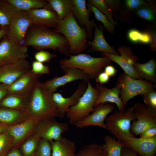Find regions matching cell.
<instances>
[{
  "label": "cell",
  "instance_id": "obj_21",
  "mask_svg": "<svg viewBox=\"0 0 156 156\" xmlns=\"http://www.w3.org/2000/svg\"><path fill=\"white\" fill-rule=\"evenodd\" d=\"M95 87L99 90V92L95 107L100 103L111 102L116 105L118 111L123 112L125 110L119 96L121 87L118 83H116V86L112 88H108L107 87L99 84H96Z\"/></svg>",
  "mask_w": 156,
  "mask_h": 156
},
{
  "label": "cell",
  "instance_id": "obj_37",
  "mask_svg": "<svg viewBox=\"0 0 156 156\" xmlns=\"http://www.w3.org/2000/svg\"><path fill=\"white\" fill-rule=\"evenodd\" d=\"M39 137L36 134L26 141L21 147L25 156H30L37 149L39 143Z\"/></svg>",
  "mask_w": 156,
  "mask_h": 156
},
{
  "label": "cell",
  "instance_id": "obj_19",
  "mask_svg": "<svg viewBox=\"0 0 156 156\" xmlns=\"http://www.w3.org/2000/svg\"><path fill=\"white\" fill-rule=\"evenodd\" d=\"M124 144L125 146L142 156H155L156 137L150 139L130 138Z\"/></svg>",
  "mask_w": 156,
  "mask_h": 156
},
{
  "label": "cell",
  "instance_id": "obj_27",
  "mask_svg": "<svg viewBox=\"0 0 156 156\" xmlns=\"http://www.w3.org/2000/svg\"><path fill=\"white\" fill-rule=\"evenodd\" d=\"M47 1L61 20L66 18L73 11V0H48Z\"/></svg>",
  "mask_w": 156,
  "mask_h": 156
},
{
  "label": "cell",
  "instance_id": "obj_12",
  "mask_svg": "<svg viewBox=\"0 0 156 156\" xmlns=\"http://www.w3.org/2000/svg\"><path fill=\"white\" fill-rule=\"evenodd\" d=\"M53 118L41 121L38 126L36 134L42 139L49 142L59 140L62 137V134L68 130L67 123L58 122Z\"/></svg>",
  "mask_w": 156,
  "mask_h": 156
},
{
  "label": "cell",
  "instance_id": "obj_51",
  "mask_svg": "<svg viewBox=\"0 0 156 156\" xmlns=\"http://www.w3.org/2000/svg\"><path fill=\"white\" fill-rule=\"evenodd\" d=\"M8 26L2 27L0 29V40L1 38L6 35Z\"/></svg>",
  "mask_w": 156,
  "mask_h": 156
},
{
  "label": "cell",
  "instance_id": "obj_49",
  "mask_svg": "<svg viewBox=\"0 0 156 156\" xmlns=\"http://www.w3.org/2000/svg\"><path fill=\"white\" fill-rule=\"evenodd\" d=\"M151 33L152 38L150 43V49L152 51H154L156 50V34L155 31L151 32Z\"/></svg>",
  "mask_w": 156,
  "mask_h": 156
},
{
  "label": "cell",
  "instance_id": "obj_35",
  "mask_svg": "<svg viewBox=\"0 0 156 156\" xmlns=\"http://www.w3.org/2000/svg\"><path fill=\"white\" fill-rule=\"evenodd\" d=\"M88 9L94 14L96 18L102 23L108 32L111 34L114 33L115 25L109 21L105 15L90 3L88 5Z\"/></svg>",
  "mask_w": 156,
  "mask_h": 156
},
{
  "label": "cell",
  "instance_id": "obj_54",
  "mask_svg": "<svg viewBox=\"0 0 156 156\" xmlns=\"http://www.w3.org/2000/svg\"></svg>",
  "mask_w": 156,
  "mask_h": 156
},
{
  "label": "cell",
  "instance_id": "obj_45",
  "mask_svg": "<svg viewBox=\"0 0 156 156\" xmlns=\"http://www.w3.org/2000/svg\"><path fill=\"white\" fill-rule=\"evenodd\" d=\"M109 78L110 77L104 71L100 73L95 79L97 83L101 85L108 82Z\"/></svg>",
  "mask_w": 156,
  "mask_h": 156
},
{
  "label": "cell",
  "instance_id": "obj_6",
  "mask_svg": "<svg viewBox=\"0 0 156 156\" xmlns=\"http://www.w3.org/2000/svg\"><path fill=\"white\" fill-rule=\"evenodd\" d=\"M99 92L98 89L93 87L90 80L85 92L77 103L70 107L66 112L70 124L73 125L83 120L94 111Z\"/></svg>",
  "mask_w": 156,
  "mask_h": 156
},
{
  "label": "cell",
  "instance_id": "obj_4",
  "mask_svg": "<svg viewBox=\"0 0 156 156\" xmlns=\"http://www.w3.org/2000/svg\"><path fill=\"white\" fill-rule=\"evenodd\" d=\"M112 61L108 57H95L84 53L71 55L68 59H64L59 62L60 68L64 71L68 68H74L84 71L90 79H95L103 72V69L109 65Z\"/></svg>",
  "mask_w": 156,
  "mask_h": 156
},
{
  "label": "cell",
  "instance_id": "obj_2",
  "mask_svg": "<svg viewBox=\"0 0 156 156\" xmlns=\"http://www.w3.org/2000/svg\"><path fill=\"white\" fill-rule=\"evenodd\" d=\"M25 39L23 45L38 50L50 49L70 55L68 41L62 34L49 28L35 25Z\"/></svg>",
  "mask_w": 156,
  "mask_h": 156
},
{
  "label": "cell",
  "instance_id": "obj_41",
  "mask_svg": "<svg viewBox=\"0 0 156 156\" xmlns=\"http://www.w3.org/2000/svg\"><path fill=\"white\" fill-rule=\"evenodd\" d=\"M34 56L36 61L43 63L50 61L55 57L56 55L47 51L42 50L36 53Z\"/></svg>",
  "mask_w": 156,
  "mask_h": 156
},
{
  "label": "cell",
  "instance_id": "obj_11",
  "mask_svg": "<svg viewBox=\"0 0 156 156\" xmlns=\"http://www.w3.org/2000/svg\"><path fill=\"white\" fill-rule=\"evenodd\" d=\"M120 55L108 53H102L103 56H106L118 64L128 76L135 79H142L137 75L133 68V65L139 60V57L133 53L131 49L124 45L117 49Z\"/></svg>",
  "mask_w": 156,
  "mask_h": 156
},
{
  "label": "cell",
  "instance_id": "obj_20",
  "mask_svg": "<svg viewBox=\"0 0 156 156\" xmlns=\"http://www.w3.org/2000/svg\"><path fill=\"white\" fill-rule=\"evenodd\" d=\"M73 12L75 19L82 26L85 27L88 37L91 38L92 30L95 23L90 19V10L88 9L85 0H73Z\"/></svg>",
  "mask_w": 156,
  "mask_h": 156
},
{
  "label": "cell",
  "instance_id": "obj_10",
  "mask_svg": "<svg viewBox=\"0 0 156 156\" xmlns=\"http://www.w3.org/2000/svg\"><path fill=\"white\" fill-rule=\"evenodd\" d=\"M28 56L27 47L14 43L6 36L0 42V67L26 59Z\"/></svg>",
  "mask_w": 156,
  "mask_h": 156
},
{
  "label": "cell",
  "instance_id": "obj_39",
  "mask_svg": "<svg viewBox=\"0 0 156 156\" xmlns=\"http://www.w3.org/2000/svg\"><path fill=\"white\" fill-rule=\"evenodd\" d=\"M51 150L50 142L41 139L39 142L35 156H51Z\"/></svg>",
  "mask_w": 156,
  "mask_h": 156
},
{
  "label": "cell",
  "instance_id": "obj_22",
  "mask_svg": "<svg viewBox=\"0 0 156 156\" xmlns=\"http://www.w3.org/2000/svg\"><path fill=\"white\" fill-rule=\"evenodd\" d=\"M94 37L92 42L89 43V52L101 51L103 53H108L119 55L105 40L103 33V29L101 26H98L95 23Z\"/></svg>",
  "mask_w": 156,
  "mask_h": 156
},
{
  "label": "cell",
  "instance_id": "obj_17",
  "mask_svg": "<svg viewBox=\"0 0 156 156\" xmlns=\"http://www.w3.org/2000/svg\"><path fill=\"white\" fill-rule=\"evenodd\" d=\"M94 108V110L91 114L73 125L78 128L94 125L107 129L104 121L107 116L114 109V106L108 103H105L96 105Z\"/></svg>",
  "mask_w": 156,
  "mask_h": 156
},
{
  "label": "cell",
  "instance_id": "obj_50",
  "mask_svg": "<svg viewBox=\"0 0 156 156\" xmlns=\"http://www.w3.org/2000/svg\"><path fill=\"white\" fill-rule=\"evenodd\" d=\"M6 156H23L17 149H14L9 152Z\"/></svg>",
  "mask_w": 156,
  "mask_h": 156
},
{
  "label": "cell",
  "instance_id": "obj_32",
  "mask_svg": "<svg viewBox=\"0 0 156 156\" xmlns=\"http://www.w3.org/2000/svg\"><path fill=\"white\" fill-rule=\"evenodd\" d=\"M74 156H107L102 145L92 143L84 146Z\"/></svg>",
  "mask_w": 156,
  "mask_h": 156
},
{
  "label": "cell",
  "instance_id": "obj_44",
  "mask_svg": "<svg viewBox=\"0 0 156 156\" xmlns=\"http://www.w3.org/2000/svg\"><path fill=\"white\" fill-rule=\"evenodd\" d=\"M140 138L144 139H150L156 137V127L148 128L141 133Z\"/></svg>",
  "mask_w": 156,
  "mask_h": 156
},
{
  "label": "cell",
  "instance_id": "obj_18",
  "mask_svg": "<svg viewBox=\"0 0 156 156\" xmlns=\"http://www.w3.org/2000/svg\"><path fill=\"white\" fill-rule=\"evenodd\" d=\"M87 83L83 81L81 82L77 90L70 97L65 98L59 92L53 93V97L56 105L59 117H64L68 109L76 105L85 92Z\"/></svg>",
  "mask_w": 156,
  "mask_h": 156
},
{
  "label": "cell",
  "instance_id": "obj_9",
  "mask_svg": "<svg viewBox=\"0 0 156 156\" xmlns=\"http://www.w3.org/2000/svg\"><path fill=\"white\" fill-rule=\"evenodd\" d=\"M133 107L135 120L131 125L130 131L132 134L137 135L148 128L156 127V112L139 102Z\"/></svg>",
  "mask_w": 156,
  "mask_h": 156
},
{
  "label": "cell",
  "instance_id": "obj_43",
  "mask_svg": "<svg viewBox=\"0 0 156 156\" xmlns=\"http://www.w3.org/2000/svg\"><path fill=\"white\" fill-rule=\"evenodd\" d=\"M8 135L7 133L0 134V156H2L8 144Z\"/></svg>",
  "mask_w": 156,
  "mask_h": 156
},
{
  "label": "cell",
  "instance_id": "obj_46",
  "mask_svg": "<svg viewBox=\"0 0 156 156\" xmlns=\"http://www.w3.org/2000/svg\"><path fill=\"white\" fill-rule=\"evenodd\" d=\"M120 156H140L136 152L125 146L122 149Z\"/></svg>",
  "mask_w": 156,
  "mask_h": 156
},
{
  "label": "cell",
  "instance_id": "obj_7",
  "mask_svg": "<svg viewBox=\"0 0 156 156\" xmlns=\"http://www.w3.org/2000/svg\"><path fill=\"white\" fill-rule=\"evenodd\" d=\"M117 82L121 87L120 97L125 109L127 103L131 99L147 91L154 89L155 87L152 83L143 79L133 78L125 73L118 77Z\"/></svg>",
  "mask_w": 156,
  "mask_h": 156
},
{
  "label": "cell",
  "instance_id": "obj_53",
  "mask_svg": "<svg viewBox=\"0 0 156 156\" xmlns=\"http://www.w3.org/2000/svg\"><path fill=\"white\" fill-rule=\"evenodd\" d=\"M2 27L0 26V29L2 28Z\"/></svg>",
  "mask_w": 156,
  "mask_h": 156
},
{
  "label": "cell",
  "instance_id": "obj_42",
  "mask_svg": "<svg viewBox=\"0 0 156 156\" xmlns=\"http://www.w3.org/2000/svg\"><path fill=\"white\" fill-rule=\"evenodd\" d=\"M125 2L127 8L131 10H136L147 3L146 1L142 0H126Z\"/></svg>",
  "mask_w": 156,
  "mask_h": 156
},
{
  "label": "cell",
  "instance_id": "obj_5",
  "mask_svg": "<svg viewBox=\"0 0 156 156\" xmlns=\"http://www.w3.org/2000/svg\"><path fill=\"white\" fill-rule=\"evenodd\" d=\"M135 120L132 106L123 112L115 111L105 119L107 129L118 140L124 143L128 138L134 137L130 131L131 122Z\"/></svg>",
  "mask_w": 156,
  "mask_h": 156
},
{
  "label": "cell",
  "instance_id": "obj_28",
  "mask_svg": "<svg viewBox=\"0 0 156 156\" xmlns=\"http://www.w3.org/2000/svg\"><path fill=\"white\" fill-rule=\"evenodd\" d=\"M18 11H28L31 10L43 8L49 4L42 0H6Z\"/></svg>",
  "mask_w": 156,
  "mask_h": 156
},
{
  "label": "cell",
  "instance_id": "obj_15",
  "mask_svg": "<svg viewBox=\"0 0 156 156\" xmlns=\"http://www.w3.org/2000/svg\"><path fill=\"white\" fill-rule=\"evenodd\" d=\"M65 73L59 77H54L43 83L44 86L52 93L55 92L57 89L66 84L77 80H82L88 83L90 78L84 71L79 69L70 68L64 71Z\"/></svg>",
  "mask_w": 156,
  "mask_h": 156
},
{
  "label": "cell",
  "instance_id": "obj_34",
  "mask_svg": "<svg viewBox=\"0 0 156 156\" xmlns=\"http://www.w3.org/2000/svg\"><path fill=\"white\" fill-rule=\"evenodd\" d=\"M136 15L139 17L151 22L155 21L156 18L155 6L151 3L147 2L144 5L136 10Z\"/></svg>",
  "mask_w": 156,
  "mask_h": 156
},
{
  "label": "cell",
  "instance_id": "obj_25",
  "mask_svg": "<svg viewBox=\"0 0 156 156\" xmlns=\"http://www.w3.org/2000/svg\"><path fill=\"white\" fill-rule=\"evenodd\" d=\"M28 120L9 127L7 133L13 138L12 146L17 144L33 129L35 124L34 120Z\"/></svg>",
  "mask_w": 156,
  "mask_h": 156
},
{
  "label": "cell",
  "instance_id": "obj_38",
  "mask_svg": "<svg viewBox=\"0 0 156 156\" xmlns=\"http://www.w3.org/2000/svg\"><path fill=\"white\" fill-rule=\"evenodd\" d=\"M144 102L150 109L156 112V91L154 89L147 91L140 94Z\"/></svg>",
  "mask_w": 156,
  "mask_h": 156
},
{
  "label": "cell",
  "instance_id": "obj_13",
  "mask_svg": "<svg viewBox=\"0 0 156 156\" xmlns=\"http://www.w3.org/2000/svg\"><path fill=\"white\" fill-rule=\"evenodd\" d=\"M31 66L26 59L0 67V83L10 85L31 70Z\"/></svg>",
  "mask_w": 156,
  "mask_h": 156
},
{
  "label": "cell",
  "instance_id": "obj_33",
  "mask_svg": "<svg viewBox=\"0 0 156 156\" xmlns=\"http://www.w3.org/2000/svg\"><path fill=\"white\" fill-rule=\"evenodd\" d=\"M127 37L129 40L132 43L144 44H150L152 38L150 32H142L135 29H132L129 30L127 33Z\"/></svg>",
  "mask_w": 156,
  "mask_h": 156
},
{
  "label": "cell",
  "instance_id": "obj_36",
  "mask_svg": "<svg viewBox=\"0 0 156 156\" xmlns=\"http://www.w3.org/2000/svg\"><path fill=\"white\" fill-rule=\"evenodd\" d=\"M88 2L89 3L95 6L105 15L114 25H117V22L113 18V13L105 0H89Z\"/></svg>",
  "mask_w": 156,
  "mask_h": 156
},
{
  "label": "cell",
  "instance_id": "obj_8",
  "mask_svg": "<svg viewBox=\"0 0 156 156\" xmlns=\"http://www.w3.org/2000/svg\"><path fill=\"white\" fill-rule=\"evenodd\" d=\"M32 25L28 12L18 11L10 20L6 36L11 41L21 44L25 38L28 29Z\"/></svg>",
  "mask_w": 156,
  "mask_h": 156
},
{
  "label": "cell",
  "instance_id": "obj_52",
  "mask_svg": "<svg viewBox=\"0 0 156 156\" xmlns=\"http://www.w3.org/2000/svg\"><path fill=\"white\" fill-rule=\"evenodd\" d=\"M2 131V128L0 127V134Z\"/></svg>",
  "mask_w": 156,
  "mask_h": 156
},
{
  "label": "cell",
  "instance_id": "obj_16",
  "mask_svg": "<svg viewBox=\"0 0 156 156\" xmlns=\"http://www.w3.org/2000/svg\"><path fill=\"white\" fill-rule=\"evenodd\" d=\"M27 11L33 25L49 29L55 28L61 20L49 3L45 7Z\"/></svg>",
  "mask_w": 156,
  "mask_h": 156
},
{
  "label": "cell",
  "instance_id": "obj_29",
  "mask_svg": "<svg viewBox=\"0 0 156 156\" xmlns=\"http://www.w3.org/2000/svg\"><path fill=\"white\" fill-rule=\"evenodd\" d=\"M2 107H0V122L3 123H14L27 115L25 112Z\"/></svg>",
  "mask_w": 156,
  "mask_h": 156
},
{
  "label": "cell",
  "instance_id": "obj_3",
  "mask_svg": "<svg viewBox=\"0 0 156 156\" xmlns=\"http://www.w3.org/2000/svg\"><path fill=\"white\" fill-rule=\"evenodd\" d=\"M55 28V31L64 36L68 41L70 54L75 55L84 52L87 43L88 34L86 29L78 23L73 11L60 20Z\"/></svg>",
  "mask_w": 156,
  "mask_h": 156
},
{
  "label": "cell",
  "instance_id": "obj_24",
  "mask_svg": "<svg viewBox=\"0 0 156 156\" xmlns=\"http://www.w3.org/2000/svg\"><path fill=\"white\" fill-rule=\"evenodd\" d=\"M133 68L140 78L152 83L155 85L156 62L153 57L145 63L136 62L133 65Z\"/></svg>",
  "mask_w": 156,
  "mask_h": 156
},
{
  "label": "cell",
  "instance_id": "obj_30",
  "mask_svg": "<svg viewBox=\"0 0 156 156\" xmlns=\"http://www.w3.org/2000/svg\"><path fill=\"white\" fill-rule=\"evenodd\" d=\"M18 11L6 0H0V26H8L12 17Z\"/></svg>",
  "mask_w": 156,
  "mask_h": 156
},
{
  "label": "cell",
  "instance_id": "obj_23",
  "mask_svg": "<svg viewBox=\"0 0 156 156\" xmlns=\"http://www.w3.org/2000/svg\"><path fill=\"white\" fill-rule=\"evenodd\" d=\"M52 156H74L76 151L75 143L69 139L62 137L58 141L50 142Z\"/></svg>",
  "mask_w": 156,
  "mask_h": 156
},
{
  "label": "cell",
  "instance_id": "obj_47",
  "mask_svg": "<svg viewBox=\"0 0 156 156\" xmlns=\"http://www.w3.org/2000/svg\"><path fill=\"white\" fill-rule=\"evenodd\" d=\"M104 68V72L109 77L114 76L117 72L116 68L112 65H107Z\"/></svg>",
  "mask_w": 156,
  "mask_h": 156
},
{
  "label": "cell",
  "instance_id": "obj_14",
  "mask_svg": "<svg viewBox=\"0 0 156 156\" xmlns=\"http://www.w3.org/2000/svg\"><path fill=\"white\" fill-rule=\"evenodd\" d=\"M40 76L31 70L12 84L8 85V94L29 97Z\"/></svg>",
  "mask_w": 156,
  "mask_h": 156
},
{
  "label": "cell",
  "instance_id": "obj_1",
  "mask_svg": "<svg viewBox=\"0 0 156 156\" xmlns=\"http://www.w3.org/2000/svg\"><path fill=\"white\" fill-rule=\"evenodd\" d=\"M53 93L38 81L28 98L25 110L32 119L41 121L47 118L59 117L53 97Z\"/></svg>",
  "mask_w": 156,
  "mask_h": 156
},
{
  "label": "cell",
  "instance_id": "obj_26",
  "mask_svg": "<svg viewBox=\"0 0 156 156\" xmlns=\"http://www.w3.org/2000/svg\"><path fill=\"white\" fill-rule=\"evenodd\" d=\"M28 98L8 94L0 102V105L3 107L25 112Z\"/></svg>",
  "mask_w": 156,
  "mask_h": 156
},
{
  "label": "cell",
  "instance_id": "obj_40",
  "mask_svg": "<svg viewBox=\"0 0 156 156\" xmlns=\"http://www.w3.org/2000/svg\"><path fill=\"white\" fill-rule=\"evenodd\" d=\"M31 70L35 73L41 76L43 74H47L50 71L48 66L36 60L33 62Z\"/></svg>",
  "mask_w": 156,
  "mask_h": 156
},
{
  "label": "cell",
  "instance_id": "obj_31",
  "mask_svg": "<svg viewBox=\"0 0 156 156\" xmlns=\"http://www.w3.org/2000/svg\"><path fill=\"white\" fill-rule=\"evenodd\" d=\"M105 143L103 147L106 152L107 156H120L122 149L125 144L109 135L104 138Z\"/></svg>",
  "mask_w": 156,
  "mask_h": 156
},
{
  "label": "cell",
  "instance_id": "obj_48",
  "mask_svg": "<svg viewBox=\"0 0 156 156\" xmlns=\"http://www.w3.org/2000/svg\"><path fill=\"white\" fill-rule=\"evenodd\" d=\"M7 86L6 85L0 83V102L8 94Z\"/></svg>",
  "mask_w": 156,
  "mask_h": 156
}]
</instances>
